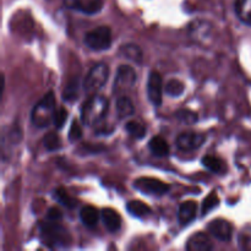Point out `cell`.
I'll list each match as a JSON object with an SVG mask.
<instances>
[{
  "instance_id": "1",
  "label": "cell",
  "mask_w": 251,
  "mask_h": 251,
  "mask_svg": "<svg viewBox=\"0 0 251 251\" xmlns=\"http://www.w3.org/2000/svg\"><path fill=\"white\" fill-rule=\"evenodd\" d=\"M109 108V100L98 93L91 95L81 108V122L85 125H95L102 122Z\"/></svg>"
},
{
  "instance_id": "2",
  "label": "cell",
  "mask_w": 251,
  "mask_h": 251,
  "mask_svg": "<svg viewBox=\"0 0 251 251\" xmlns=\"http://www.w3.org/2000/svg\"><path fill=\"white\" fill-rule=\"evenodd\" d=\"M42 242L49 248H66L70 243L69 233L58 221H47L41 223Z\"/></svg>"
},
{
  "instance_id": "3",
  "label": "cell",
  "mask_w": 251,
  "mask_h": 251,
  "mask_svg": "<svg viewBox=\"0 0 251 251\" xmlns=\"http://www.w3.org/2000/svg\"><path fill=\"white\" fill-rule=\"evenodd\" d=\"M55 96L53 91H49L32 109L31 122L36 127H46L53 122L55 113Z\"/></svg>"
},
{
  "instance_id": "4",
  "label": "cell",
  "mask_w": 251,
  "mask_h": 251,
  "mask_svg": "<svg viewBox=\"0 0 251 251\" xmlns=\"http://www.w3.org/2000/svg\"><path fill=\"white\" fill-rule=\"evenodd\" d=\"M109 76V68L107 64L98 63L90 69L88 74L83 80V90L87 95H95L104 87Z\"/></svg>"
},
{
  "instance_id": "5",
  "label": "cell",
  "mask_w": 251,
  "mask_h": 251,
  "mask_svg": "<svg viewBox=\"0 0 251 251\" xmlns=\"http://www.w3.org/2000/svg\"><path fill=\"white\" fill-rule=\"evenodd\" d=\"M137 80L136 71L130 65H120L117 70L114 82H113V93L114 95H125L135 86Z\"/></svg>"
},
{
  "instance_id": "6",
  "label": "cell",
  "mask_w": 251,
  "mask_h": 251,
  "mask_svg": "<svg viewBox=\"0 0 251 251\" xmlns=\"http://www.w3.org/2000/svg\"><path fill=\"white\" fill-rule=\"evenodd\" d=\"M85 44L92 50H105L112 44V31L108 26L97 27L86 33Z\"/></svg>"
},
{
  "instance_id": "7",
  "label": "cell",
  "mask_w": 251,
  "mask_h": 251,
  "mask_svg": "<svg viewBox=\"0 0 251 251\" xmlns=\"http://www.w3.org/2000/svg\"><path fill=\"white\" fill-rule=\"evenodd\" d=\"M134 186L141 193L149 194V195L162 196L169 191L168 184L163 183L156 178H146V176L135 180Z\"/></svg>"
},
{
  "instance_id": "8",
  "label": "cell",
  "mask_w": 251,
  "mask_h": 251,
  "mask_svg": "<svg viewBox=\"0 0 251 251\" xmlns=\"http://www.w3.org/2000/svg\"><path fill=\"white\" fill-rule=\"evenodd\" d=\"M147 96L150 102L156 107L162 104V96H163V80L161 74L157 71H151L147 81Z\"/></svg>"
},
{
  "instance_id": "9",
  "label": "cell",
  "mask_w": 251,
  "mask_h": 251,
  "mask_svg": "<svg viewBox=\"0 0 251 251\" xmlns=\"http://www.w3.org/2000/svg\"><path fill=\"white\" fill-rule=\"evenodd\" d=\"M206 136L200 132H183L176 140V145L180 151H194L201 147L205 142Z\"/></svg>"
},
{
  "instance_id": "10",
  "label": "cell",
  "mask_w": 251,
  "mask_h": 251,
  "mask_svg": "<svg viewBox=\"0 0 251 251\" xmlns=\"http://www.w3.org/2000/svg\"><path fill=\"white\" fill-rule=\"evenodd\" d=\"M103 0H64L68 9L76 10L85 15H95L102 10Z\"/></svg>"
},
{
  "instance_id": "11",
  "label": "cell",
  "mask_w": 251,
  "mask_h": 251,
  "mask_svg": "<svg viewBox=\"0 0 251 251\" xmlns=\"http://www.w3.org/2000/svg\"><path fill=\"white\" fill-rule=\"evenodd\" d=\"M208 232L221 242H229L233 235V226L230 222L223 220V218H217V220L211 221L207 227Z\"/></svg>"
},
{
  "instance_id": "12",
  "label": "cell",
  "mask_w": 251,
  "mask_h": 251,
  "mask_svg": "<svg viewBox=\"0 0 251 251\" xmlns=\"http://www.w3.org/2000/svg\"><path fill=\"white\" fill-rule=\"evenodd\" d=\"M100 218H102L103 223H104L105 228L109 232L115 233L120 229L122 227V217L119 213L113 208H103L100 212Z\"/></svg>"
},
{
  "instance_id": "13",
  "label": "cell",
  "mask_w": 251,
  "mask_h": 251,
  "mask_svg": "<svg viewBox=\"0 0 251 251\" xmlns=\"http://www.w3.org/2000/svg\"><path fill=\"white\" fill-rule=\"evenodd\" d=\"M213 248L210 238L205 233H198L194 234L190 239L188 240L186 249L190 251H208Z\"/></svg>"
},
{
  "instance_id": "14",
  "label": "cell",
  "mask_w": 251,
  "mask_h": 251,
  "mask_svg": "<svg viewBox=\"0 0 251 251\" xmlns=\"http://www.w3.org/2000/svg\"><path fill=\"white\" fill-rule=\"evenodd\" d=\"M196 212H198V205H196L195 201H185V202H183L179 206V222L183 226L189 225L196 217Z\"/></svg>"
},
{
  "instance_id": "15",
  "label": "cell",
  "mask_w": 251,
  "mask_h": 251,
  "mask_svg": "<svg viewBox=\"0 0 251 251\" xmlns=\"http://www.w3.org/2000/svg\"><path fill=\"white\" fill-rule=\"evenodd\" d=\"M119 55L137 64H141L142 60H144V54H142L141 48L132 43L123 44L119 49Z\"/></svg>"
},
{
  "instance_id": "16",
  "label": "cell",
  "mask_w": 251,
  "mask_h": 251,
  "mask_svg": "<svg viewBox=\"0 0 251 251\" xmlns=\"http://www.w3.org/2000/svg\"><path fill=\"white\" fill-rule=\"evenodd\" d=\"M98 218H100V213L98 210L93 206H83L80 211V220L86 227H95L98 223Z\"/></svg>"
},
{
  "instance_id": "17",
  "label": "cell",
  "mask_w": 251,
  "mask_h": 251,
  "mask_svg": "<svg viewBox=\"0 0 251 251\" xmlns=\"http://www.w3.org/2000/svg\"><path fill=\"white\" fill-rule=\"evenodd\" d=\"M150 150L157 157H166L169 154V145L162 136H154L150 140Z\"/></svg>"
},
{
  "instance_id": "18",
  "label": "cell",
  "mask_w": 251,
  "mask_h": 251,
  "mask_svg": "<svg viewBox=\"0 0 251 251\" xmlns=\"http://www.w3.org/2000/svg\"><path fill=\"white\" fill-rule=\"evenodd\" d=\"M135 112L134 104H132L131 100L127 98L126 96H120L117 100V113L118 117L120 119H124V118L131 117Z\"/></svg>"
},
{
  "instance_id": "19",
  "label": "cell",
  "mask_w": 251,
  "mask_h": 251,
  "mask_svg": "<svg viewBox=\"0 0 251 251\" xmlns=\"http://www.w3.org/2000/svg\"><path fill=\"white\" fill-rule=\"evenodd\" d=\"M235 12L240 21L251 26V0H235Z\"/></svg>"
},
{
  "instance_id": "20",
  "label": "cell",
  "mask_w": 251,
  "mask_h": 251,
  "mask_svg": "<svg viewBox=\"0 0 251 251\" xmlns=\"http://www.w3.org/2000/svg\"><path fill=\"white\" fill-rule=\"evenodd\" d=\"M126 210L129 211L130 215L135 216V217H139V218H144L147 217L149 215H151V208L144 203L142 201H130L129 203L126 205Z\"/></svg>"
},
{
  "instance_id": "21",
  "label": "cell",
  "mask_w": 251,
  "mask_h": 251,
  "mask_svg": "<svg viewBox=\"0 0 251 251\" xmlns=\"http://www.w3.org/2000/svg\"><path fill=\"white\" fill-rule=\"evenodd\" d=\"M54 198L58 202H60L61 205H64L68 208H74L77 205V201L73 198L71 195H69L68 191L64 188H58L54 190Z\"/></svg>"
},
{
  "instance_id": "22",
  "label": "cell",
  "mask_w": 251,
  "mask_h": 251,
  "mask_svg": "<svg viewBox=\"0 0 251 251\" xmlns=\"http://www.w3.org/2000/svg\"><path fill=\"white\" fill-rule=\"evenodd\" d=\"M201 162H202V166L212 173H220L225 169L223 161L216 156H205Z\"/></svg>"
},
{
  "instance_id": "23",
  "label": "cell",
  "mask_w": 251,
  "mask_h": 251,
  "mask_svg": "<svg viewBox=\"0 0 251 251\" xmlns=\"http://www.w3.org/2000/svg\"><path fill=\"white\" fill-rule=\"evenodd\" d=\"M164 91H166L167 95L171 96V97H179V96L183 95L184 91H185V85H184L181 81L172 78V80H169L168 82H167Z\"/></svg>"
},
{
  "instance_id": "24",
  "label": "cell",
  "mask_w": 251,
  "mask_h": 251,
  "mask_svg": "<svg viewBox=\"0 0 251 251\" xmlns=\"http://www.w3.org/2000/svg\"><path fill=\"white\" fill-rule=\"evenodd\" d=\"M125 129L135 139H144L145 135H146V127L139 122H127V124L125 125Z\"/></svg>"
},
{
  "instance_id": "25",
  "label": "cell",
  "mask_w": 251,
  "mask_h": 251,
  "mask_svg": "<svg viewBox=\"0 0 251 251\" xmlns=\"http://www.w3.org/2000/svg\"><path fill=\"white\" fill-rule=\"evenodd\" d=\"M218 203H220V198H218L216 191H212V193H211L210 195L203 200L202 206H201V215L202 216L207 215L210 211H212L213 208L217 207Z\"/></svg>"
},
{
  "instance_id": "26",
  "label": "cell",
  "mask_w": 251,
  "mask_h": 251,
  "mask_svg": "<svg viewBox=\"0 0 251 251\" xmlns=\"http://www.w3.org/2000/svg\"><path fill=\"white\" fill-rule=\"evenodd\" d=\"M78 95V81L77 78H74L66 85L65 90L63 92V98L66 102H73L77 98Z\"/></svg>"
},
{
  "instance_id": "27",
  "label": "cell",
  "mask_w": 251,
  "mask_h": 251,
  "mask_svg": "<svg viewBox=\"0 0 251 251\" xmlns=\"http://www.w3.org/2000/svg\"><path fill=\"white\" fill-rule=\"evenodd\" d=\"M176 118L181 122L183 124L186 125H191V124H195L198 122V114L195 112L190 109H180L176 113Z\"/></svg>"
},
{
  "instance_id": "28",
  "label": "cell",
  "mask_w": 251,
  "mask_h": 251,
  "mask_svg": "<svg viewBox=\"0 0 251 251\" xmlns=\"http://www.w3.org/2000/svg\"><path fill=\"white\" fill-rule=\"evenodd\" d=\"M43 145L48 151H55L60 149V137L58 136L56 132H48L43 137Z\"/></svg>"
},
{
  "instance_id": "29",
  "label": "cell",
  "mask_w": 251,
  "mask_h": 251,
  "mask_svg": "<svg viewBox=\"0 0 251 251\" xmlns=\"http://www.w3.org/2000/svg\"><path fill=\"white\" fill-rule=\"evenodd\" d=\"M66 119H68V112L64 107H60L59 109L55 110L54 113V118H53V123L55 125L56 129H61L65 124Z\"/></svg>"
},
{
  "instance_id": "30",
  "label": "cell",
  "mask_w": 251,
  "mask_h": 251,
  "mask_svg": "<svg viewBox=\"0 0 251 251\" xmlns=\"http://www.w3.org/2000/svg\"><path fill=\"white\" fill-rule=\"evenodd\" d=\"M82 136V129H81V125L78 124L77 120L74 119L73 124H71L70 130H69V139L70 141H77Z\"/></svg>"
},
{
  "instance_id": "31",
  "label": "cell",
  "mask_w": 251,
  "mask_h": 251,
  "mask_svg": "<svg viewBox=\"0 0 251 251\" xmlns=\"http://www.w3.org/2000/svg\"><path fill=\"white\" fill-rule=\"evenodd\" d=\"M61 217H63V213H61V211L58 207L49 208L48 213H47V218L51 221H59L61 220Z\"/></svg>"
}]
</instances>
